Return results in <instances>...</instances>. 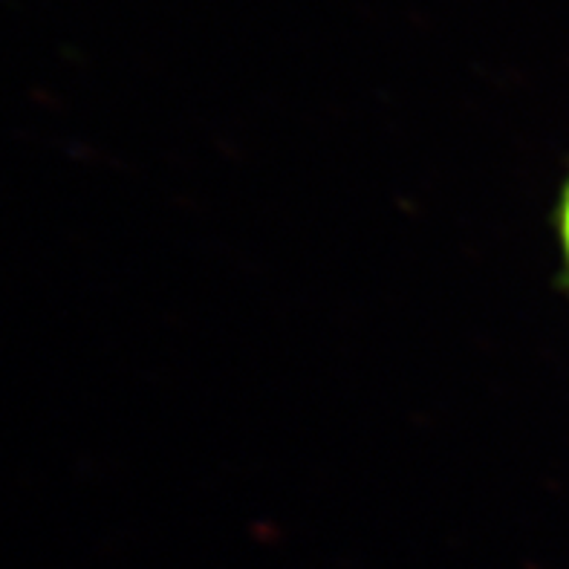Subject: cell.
<instances>
[{
	"label": "cell",
	"instance_id": "6da1fadb",
	"mask_svg": "<svg viewBox=\"0 0 569 569\" xmlns=\"http://www.w3.org/2000/svg\"><path fill=\"white\" fill-rule=\"evenodd\" d=\"M552 234H556V249H558V289L569 298V166L563 173L561 186H558L556 202H552Z\"/></svg>",
	"mask_w": 569,
	"mask_h": 569
}]
</instances>
